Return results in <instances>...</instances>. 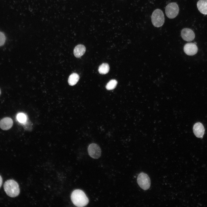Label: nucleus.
<instances>
[{
  "label": "nucleus",
  "instance_id": "nucleus-1",
  "mask_svg": "<svg viewBox=\"0 0 207 207\" xmlns=\"http://www.w3.org/2000/svg\"><path fill=\"white\" fill-rule=\"evenodd\" d=\"M71 198L73 204L77 207L85 206L89 202V199L86 194L80 189H76L73 191Z\"/></svg>",
  "mask_w": 207,
  "mask_h": 207
},
{
  "label": "nucleus",
  "instance_id": "nucleus-2",
  "mask_svg": "<svg viewBox=\"0 0 207 207\" xmlns=\"http://www.w3.org/2000/svg\"><path fill=\"white\" fill-rule=\"evenodd\" d=\"M3 187L5 192L10 197H16L20 193V190L18 184L13 180H9L6 181Z\"/></svg>",
  "mask_w": 207,
  "mask_h": 207
},
{
  "label": "nucleus",
  "instance_id": "nucleus-3",
  "mask_svg": "<svg viewBox=\"0 0 207 207\" xmlns=\"http://www.w3.org/2000/svg\"><path fill=\"white\" fill-rule=\"evenodd\" d=\"M151 20L152 23L154 26L159 27L162 26L165 20L163 12L160 9H155L152 14Z\"/></svg>",
  "mask_w": 207,
  "mask_h": 207
},
{
  "label": "nucleus",
  "instance_id": "nucleus-4",
  "mask_svg": "<svg viewBox=\"0 0 207 207\" xmlns=\"http://www.w3.org/2000/svg\"><path fill=\"white\" fill-rule=\"evenodd\" d=\"M137 182L139 186L144 190H147L150 187L151 182L149 176L146 174L142 172L138 175Z\"/></svg>",
  "mask_w": 207,
  "mask_h": 207
},
{
  "label": "nucleus",
  "instance_id": "nucleus-5",
  "mask_svg": "<svg viewBox=\"0 0 207 207\" xmlns=\"http://www.w3.org/2000/svg\"><path fill=\"white\" fill-rule=\"evenodd\" d=\"M165 13L167 16L170 19L175 18L179 12V8L177 4L175 2L168 4L165 8Z\"/></svg>",
  "mask_w": 207,
  "mask_h": 207
},
{
  "label": "nucleus",
  "instance_id": "nucleus-6",
  "mask_svg": "<svg viewBox=\"0 0 207 207\" xmlns=\"http://www.w3.org/2000/svg\"><path fill=\"white\" fill-rule=\"evenodd\" d=\"M88 151L89 155L94 159H97L101 156V148L98 145L95 143L90 144L88 147Z\"/></svg>",
  "mask_w": 207,
  "mask_h": 207
},
{
  "label": "nucleus",
  "instance_id": "nucleus-7",
  "mask_svg": "<svg viewBox=\"0 0 207 207\" xmlns=\"http://www.w3.org/2000/svg\"><path fill=\"white\" fill-rule=\"evenodd\" d=\"M181 35L183 39L187 41H191L195 37L193 31L191 29L187 28H185L182 30Z\"/></svg>",
  "mask_w": 207,
  "mask_h": 207
},
{
  "label": "nucleus",
  "instance_id": "nucleus-8",
  "mask_svg": "<svg viewBox=\"0 0 207 207\" xmlns=\"http://www.w3.org/2000/svg\"><path fill=\"white\" fill-rule=\"evenodd\" d=\"M184 50L187 55H193L197 53L198 48L195 44L192 43H189L186 44L184 46Z\"/></svg>",
  "mask_w": 207,
  "mask_h": 207
},
{
  "label": "nucleus",
  "instance_id": "nucleus-9",
  "mask_svg": "<svg viewBox=\"0 0 207 207\" xmlns=\"http://www.w3.org/2000/svg\"><path fill=\"white\" fill-rule=\"evenodd\" d=\"M193 132L195 135L198 138L202 137L205 129L203 124L200 122L195 123L193 127Z\"/></svg>",
  "mask_w": 207,
  "mask_h": 207
},
{
  "label": "nucleus",
  "instance_id": "nucleus-10",
  "mask_svg": "<svg viewBox=\"0 0 207 207\" xmlns=\"http://www.w3.org/2000/svg\"><path fill=\"white\" fill-rule=\"evenodd\" d=\"M12 119L9 117H5L0 121V128L4 130L10 129L13 124Z\"/></svg>",
  "mask_w": 207,
  "mask_h": 207
},
{
  "label": "nucleus",
  "instance_id": "nucleus-11",
  "mask_svg": "<svg viewBox=\"0 0 207 207\" xmlns=\"http://www.w3.org/2000/svg\"><path fill=\"white\" fill-rule=\"evenodd\" d=\"M86 51L85 46L81 44L76 46L74 50V56L77 58H79L83 55Z\"/></svg>",
  "mask_w": 207,
  "mask_h": 207
},
{
  "label": "nucleus",
  "instance_id": "nucleus-12",
  "mask_svg": "<svg viewBox=\"0 0 207 207\" xmlns=\"http://www.w3.org/2000/svg\"><path fill=\"white\" fill-rule=\"evenodd\" d=\"M197 6L201 13L207 15V0H199L197 2Z\"/></svg>",
  "mask_w": 207,
  "mask_h": 207
},
{
  "label": "nucleus",
  "instance_id": "nucleus-13",
  "mask_svg": "<svg viewBox=\"0 0 207 207\" xmlns=\"http://www.w3.org/2000/svg\"><path fill=\"white\" fill-rule=\"evenodd\" d=\"M79 78L78 75L76 73L71 74L69 76L68 82L70 85L73 86L78 81Z\"/></svg>",
  "mask_w": 207,
  "mask_h": 207
},
{
  "label": "nucleus",
  "instance_id": "nucleus-14",
  "mask_svg": "<svg viewBox=\"0 0 207 207\" xmlns=\"http://www.w3.org/2000/svg\"><path fill=\"white\" fill-rule=\"evenodd\" d=\"M109 69V65L107 63H104L99 66L98 71L100 74H105L108 72Z\"/></svg>",
  "mask_w": 207,
  "mask_h": 207
},
{
  "label": "nucleus",
  "instance_id": "nucleus-15",
  "mask_svg": "<svg viewBox=\"0 0 207 207\" xmlns=\"http://www.w3.org/2000/svg\"><path fill=\"white\" fill-rule=\"evenodd\" d=\"M117 84V81L114 79L110 80L106 85V89L108 90H111L114 89Z\"/></svg>",
  "mask_w": 207,
  "mask_h": 207
},
{
  "label": "nucleus",
  "instance_id": "nucleus-16",
  "mask_svg": "<svg viewBox=\"0 0 207 207\" xmlns=\"http://www.w3.org/2000/svg\"><path fill=\"white\" fill-rule=\"evenodd\" d=\"M18 120L20 122L23 123L25 122L26 119V116L23 113H19L17 116Z\"/></svg>",
  "mask_w": 207,
  "mask_h": 207
},
{
  "label": "nucleus",
  "instance_id": "nucleus-17",
  "mask_svg": "<svg viewBox=\"0 0 207 207\" xmlns=\"http://www.w3.org/2000/svg\"><path fill=\"white\" fill-rule=\"evenodd\" d=\"M6 40V37L4 33L0 31V46L3 45Z\"/></svg>",
  "mask_w": 207,
  "mask_h": 207
},
{
  "label": "nucleus",
  "instance_id": "nucleus-18",
  "mask_svg": "<svg viewBox=\"0 0 207 207\" xmlns=\"http://www.w3.org/2000/svg\"><path fill=\"white\" fill-rule=\"evenodd\" d=\"M2 177L0 175V188L1 187V186L2 185Z\"/></svg>",
  "mask_w": 207,
  "mask_h": 207
},
{
  "label": "nucleus",
  "instance_id": "nucleus-19",
  "mask_svg": "<svg viewBox=\"0 0 207 207\" xmlns=\"http://www.w3.org/2000/svg\"><path fill=\"white\" fill-rule=\"evenodd\" d=\"M1 94V89H0V95Z\"/></svg>",
  "mask_w": 207,
  "mask_h": 207
}]
</instances>
